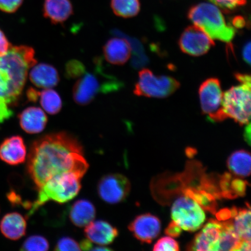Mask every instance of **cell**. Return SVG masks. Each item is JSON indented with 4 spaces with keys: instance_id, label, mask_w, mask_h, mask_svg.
I'll list each match as a JSON object with an SVG mask.
<instances>
[{
    "instance_id": "obj_1",
    "label": "cell",
    "mask_w": 251,
    "mask_h": 251,
    "mask_svg": "<svg viewBox=\"0 0 251 251\" xmlns=\"http://www.w3.org/2000/svg\"><path fill=\"white\" fill-rule=\"evenodd\" d=\"M83 148L76 137L59 131L33 141L27 156L26 170L37 188L56 175L72 172L83 177L89 169Z\"/></svg>"
},
{
    "instance_id": "obj_2",
    "label": "cell",
    "mask_w": 251,
    "mask_h": 251,
    "mask_svg": "<svg viewBox=\"0 0 251 251\" xmlns=\"http://www.w3.org/2000/svg\"><path fill=\"white\" fill-rule=\"evenodd\" d=\"M37 62L34 49L26 46H11L0 56V102L10 106L19 101L28 71Z\"/></svg>"
},
{
    "instance_id": "obj_3",
    "label": "cell",
    "mask_w": 251,
    "mask_h": 251,
    "mask_svg": "<svg viewBox=\"0 0 251 251\" xmlns=\"http://www.w3.org/2000/svg\"><path fill=\"white\" fill-rule=\"evenodd\" d=\"M94 72L86 71L77 78L72 90L74 101L78 105H87L100 94L109 93L120 89L122 84L117 78L104 73L99 59L96 60Z\"/></svg>"
},
{
    "instance_id": "obj_4",
    "label": "cell",
    "mask_w": 251,
    "mask_h": 251,
    "mask_svg": "<svg viewBox=\"0 0 251 251\" xmlns=\"http://www.w3.org/2000/svg\"><path fill=\"white\" fill-rule=\"evenodd\" d=\"M81 178L72 172L64 173L50 178L39 188L38 196L31 202L28 215H32L41 206L50 201L64 203L73 200L80 192Z\"/></svg>"
},
{
    "instance_id": "obj_5",
    "label": "cell",
    "mask_w": 251,
    "mask_h": 251,
    "mask_svg": "<svg viewBox=\"0 0 251 251\" xmlns=\"http://www.w3.org/2000/svg\"><path fill=\"white\" fill-rule=\"evenodd\" d=\"M188 18L213 40L228 43L234 39V27L227 24L222 11L214 4L201 2L193 6L188 11Z\"/></svg>"
},
{
    "instance_id": "obj_6",
    "label": "cell",
    "mask_w": 251,
    "mask_h": 251,
    "mask_svg": "<svg viewBox=\"0 0 251 251\" xmlns=\"http://www.w3.org/2000/svg\"><path fill=\"white\" fill-rule=\"evenodd\" d=\"M240 83L224 93L222 105L227 118L243 126L250 122L251 81Z\"/></svg>"
},
{
    "instance_id": "obj_7",
    "label": "cell",
    "mask_w": 251,
    "mask_h": 251,
    "mask_svg": "<svg viewBox=\"0 0 251 251\" xmlns=\"http://www.w3.org/2000/svg\"><path fill=\"white\" fill-rule=\"evenodd\" d=\"M180 86V83L174 77L156 76L150 70L144 69L139 72L134 94L150 98H166L174 94Z\"/></svg>"
},
{
    "instance_id": "obj_8",
    "label": "cell",
    "mask_w": 251,
    "mask_h": 251,
    "mask_svg": "<svg viewBox=\"0 0 251 251\" xmlns=\"http://www.w3.org/2000/svg\"><path fill=\"white\" fill-rule=\"evenodd\" d=\"M171 217L182 230L194 232L202 226L206 215L199 203L186 196L178 198L173 204Z\"/></svg>"
},
{
    "instance_id": "obj_9",
    "label": "cell",
    "mask_w": 251,
    "mask_h": 251,
    "mask_svg": "<svg viewBox=\"0 0 251 251\" xmlns=\"http://www.w3.org/2000/svg\"><path fill=\"white\" fill-rule=\"evenodd\" d=\"M199 96L202 112L210 121L219 122L228 118L223 108L224 93L218 78L204 81L200 86Z\"/></svg>"
},
{
    "instance_id": "obj_10",
    "label": "cell",
    "mask_w": 251,
    "mask_h": 251,
    "mask_svg": "<svg viewBox=\"0 0 251 251\" xmlns=\"http://www.w3.org/2000/svg\"><path fill=\"white\" fill-rule=\"evenodd\" d=\"M130 189L129 180L125 176L119 174L103 176L97 185V192L100 199L112 205L124 201Z\"/></svg>"
},
{
    "instance_id": "obj_11",
    "label": "cell",
    "mask_w": 251,
    "mask_h": 251,
    "mask_svg": "<svg viewBox=\"0 0 251 251\" xmlns=\"http://www.w3.org/2000/svg\"><path fill=\"white\" fill-rule=\"evenodd\" d=\"M178 45L186 54L199 56L209 51L215 46V43L205 31L194 25L187 27L182 33Z\"/></svg>"
},
{
    "instance_id": "obj_12",
    "label": "cell",
    "mask_w": 251,
    "mask_h": 251,
    "mask_svg": "<svg viewBox=\"0 0 251 251\" xmlns=\"http://www.w3.org/2000/svg\"><path fill=\"white\" fill-rule=\"evenodd\" d=\"M134 237L144 243H151L161 232V223L156 216L146 213L137 216L128 226Z\"/></svg>"
},
{
    "instance_id": "obj_13",
    "label": "cell",
    "mask_w": 251,
    "mask_h": 251,
    "mask_svg": "<svg viewBox=\"0 0 251 251\" xmlns=\"http://www.w3.org/2000/svg\"><path fill=\"white\" fill-rule=\"evenodd\" d=\"M222 224L211 219L194 238L188 250L215 251L222 231Z\"/></svg>"
},
{
    "instance_id": "obj_14",
    "label": "cell",
    "mask_w": 251,
    "mask_h": 251,
    "mask_svg": "<svg viewBox=\"0 0 251 251\" xmlns=\"http://www.w3.org/2000/svg\"><path fill=\"white\" fill-rule=\"evenodd\" d=\"M26 155V147L21 136L8 137L0 144V159L8 165L23 164Z\"/></svg>"
},
{
    "instance_id": "obj_15",
    "label": "cell",
    "mask_w": 251,
    "mask_h": 251,
    "mask_svg": "<svg viewBox=\"0 0 251 251\" xmlns=\"http://www.w3.org/2000/svg\"><path fill=\"white\" fill-rule=\"evenodd\" d=\"M84 234L91 242L106 246L114 242L118 236L119 231L109 222L99 220L91 222L85 227Z\"/></svg>"
},
{
    "instance_id": "obj_16",
    "label": "cell",
    "mask_w": 251,
    "mask_h": 251,
    "mask_svg": "<svg viewBox=\"0 0 251 251\" xmlns=\"http://www.w3.org/2000/svg\"><path fill=\"white\" fill-rule=\"evenodd\" d=\"M103 54L105 60L109 64L123 65L130 58L131 47L127 40L113 37L103 46Z\"/></svg>"
},
{
    "instance_id": "obj_17",
    "label": "cell",
    "mask_w": 251,
    "mask_h": 251,
    "mask_svg": "<svg viewBox=\"0 0 251 251\" xmlns=\"http://www.w3.org/2000/svg\"><path fill=\"white\" fill-rule=\"evenodd\" d=\"M19 122L23 130L30 134H38L45 129L48 117L42 109L30 106L25 109L18 115Z\"/></svg>"
},
{
    "instance_id": "obj_18",
    "label": "cell",
    "mask_w": 251,
    "mask_h": 251,
    "mask_svg": "<svg viewBox=\"0 0 251 251\" xmlns=\"http://www.w3.org/2000/svg\"><path fill=\"white\" fill-rule=\"evenodd\" d=\"M29 79L36 87L47 89L57 86L60 77L58 71L52 65L40 63L31 68Z\"/></svg>"
},
{
    "instance_id": "obj_19",
    "label": "cell",
    "mask_w": 251,
    "mask_h": 251,
    "mask_svg": "<svg viewBox=\"0 0 251 251\" xmlns=\"http://www.w3.org/2000/svg\"><path fill=\"white\" fill-rule=\"evenodd\" d=\"M43 13L52 24H62L73 15V5L70 0H45Z\"/></svg>"
},
{
    "instance_id": "obj_20",
    "label": "cell",
    "mask_w": 251,
    "mask_h": 251,
    "mask_svg": "<svg viewBox=\"0 0 251 251\" xmlns=\"http://www.w3.org/2000/svg\"><path fill=\"white\" fill-rule=\"evenodd\" d=\"M26 219L18 212L7 213L0 222V230L6 238L11 240H18L26 233Z\"/></svg>"
},
{
    "instance_id": "obj_21",
    "label": "cell",
    "mask_w": 251,
    "mask_h": 251,
    "mask_svg": "<svg viewBox=\"0 0 251 251\" xmlns=\"http://www.w3.org/2000/svg\"><path fill=\"white\" fill-rule=\"evenodd\" d=\"M69 216L71 222L76 227H85L95 219L96 207L89 200H77L71 206Z\"/></svg>"
},
{
    "instance_id": "obj_22",
    "label": "cell",
    "mask_w": 251,
    "mask_h": 251,
    "mask_svg": "<svg viewBox=\"0 0 251 251\" xmlns=\"http://www.w3.org/2000/svg\"><path fill=\"white\" fill-rule=\"evenodd\" d=\"M251 157L247 151L240 150L232 153L227 159V167L238 177H247L251 175Z\"/></svg>"
},
{
    "instance_id": "obj_23",
    "label": "cell",
    "mask_w": 251,
    "mask_h": 251,
    "mask_svg": "<svg viewBox=\"0 0 251 251\" xmlns=\"http://www.w3.org/2000/svg\"><path fill=\"white\" fill-rule=\"evenodd\" d=\"M222 231L215 251H238L243 240L235 232L231 221L221 222Z\"/></svg>"
},
{
    "instance_id": "obj_24",
    "label": "cell",
    "mask_w": 251,
    "mask_h": 251,
    "mask_svg": "<svg viewBox=\"0 0 251 251\" xmlns=\"http://www.w3.org/2000/svg\"><path fill=\"white\" fill-rule=\"evenodd\" d=\"M231 221L235 232L243 241H251V211L249 209L231 210Z\"/></svg>"
},
{
    "instance_id": "obj_25",
    "label": "cell",
    "mask_w": 251,
    "mask_h": 251,
    "mask_svg": "<svg viewBox=\"0 0 251 251\" xmlns=\"http://www.w3.org/2000/svg\"><path fill=\"white\" fill-rule=\"evenodd\" d=\"M247 183L240 178L232 177L230 174H226L221 180L222 195L228 199L243 196L246 193Z\"/></svg>"
},
{
    "instance_id": "obj_26",
    "label": "cell",
    "mask_w": 251,
    "mask_h": 251,
    "mask_svg": "<svg viewBox=\"0 0 251 251\" xmlns=\"http://www.w3.org/2000/svg\"><path fill=\"white\" fill-rule=\"evenodd\" d=\"M44 110L50 115L58 114L62 108V101L60 96L54 90L47 89L39 91L37 101Z\"/></svg>"
},
{
    "instance_id": "obj_27",
    "label": "cell",
    "mask_w": 251,
    "mask_h": 251,
    "mask_svg": "<svg viewBox=\"0 0 251 251\" xmlns=\"http://www.w3.org/2000/svg\"><path fill=\"white\" fill-rule=\"evenodd\" d=\"M111 7L119 17L132 18L139 13L140 0H111Z\"/></svg>"
},
{
    "instance_id": "obj_28",
    "label": "cell",
    "mask_w": 251,
    "mask_h": 251,
    "mask_svg": "<svg viewBox=\"0 0 251 251\" xmlns=\"http://www.w3.org/2000/svg\"><path fill=\"white\" fill-rule=\"evenodd\" d=\"M50 249L47 238L42 235H33L24 241L21 250L26 251H46Z\"/></svg>"
},
{
    "instance_id": "obj_29",
    "label": "cell",
    "mask_w": 251,
    "mask_h": 251,
    "mask_svg": "<svg viewBox=\"0 0 251 251\" xmlns=\"http://www.w3.org/2000/svg\"><path fill=\"white\" fill-rule=\"evenodd\" d=\"M85 66L79 61L71 60L69 61L65 67V75L69 78L76 79L85 73Z\"/></svg>"
},
{
    "instance_id": "obj_30",
    "label": "cell",
    "mask_w": 251,
    "mask_h": 251,
    "mask_svg": "<svg viewBox=\"0 0 251 251\" xmlns=\"http://www.w3.org/2000/svg\"><path fill=\"white\" fill-rule=\"evenodd\" d=\"M179 250V245L170 236L161 238L157 241L153 249V251H178Z\"/></svg>"
},
{
    "instance_id": "obj_31",
    "label": "cell",
    "mask_w": 251,
    "mask_h": 251,
    "mask_svg": "<svg viewBox=\"0 0 251 251\" xmlns=\"http://www.w3.org/2000/svg\"><path fill=\"white\" fill-rule=\"evenodd\" d=\"M55 251H81L80 244L71 237H64L60 238L55 245Z\"/></svg>"
},
{
    "instance_id": "obj_32",
    "label": "cell",
    "mask_w": 251,
    "mask_h": 251,
    "mask_svg": "<svg viewBox=\"0 0 251 251\" xmlns=\"http://www.w3.org/2000/svg\"><path fill=\"white\" fill-rule=\"evenodd\" d=\"M213 4L222 9L232 10L246 4L247 0H210Z\"/></svg>"
},
{
    "instance_id": "obj_33",
    "label": "cell",
    "mask_w": 251,
    "mask_h": 251,
    "mask_svg": "<svg viewBox=\"0 0 251 251\" xmlns=\"http://www.w3.org/2000/svg\"><path fill=\"white\" fill-rule=\"evenodd\" d=\"M24 0H0V11L5 13H14L21 7Z\"/></svg>"
},
{
    "instance_id": "obj_34",
    "label": "cell",
    "mask_w": 251,
    "mask_h": 251,
    "mask_svg": "<svg viewBox=\"0 0 251 251\" xmlns=\"http://www.w3.org/2000/svg\"><path fill=\"white\" fill-rule=\"evenodd\" d=\"M14 115L9 106L7 103L0 102V124L4 123Z\"/></svg>"
},
{
    "instance_id": "obj_35",
    "label": "cell",
    "mask_w": 251,
    "mask_h": 251,
    "mask_svg": "<svg viewBox=\"0 0 251 251\" xmlns=\"http://www.w3.org/2000/svg\"><path fill=\"white\" fill-rule=\"evenodd\" d=\"M11 47V44L4 33L0 29V56L5 54Z\"/></svg>"
},
{
    "instance_id": "obj_36",
    "label": "cell",
    "mask_w": 251,
    "mask_h": 251,
    "mask_svg": "<svg viewBox=\"0 0 251 251\" xmlns=\"http://www.w3.org/2000/svg\"><path fill=\"white\" fill-rule=\"evenodd\" d=\"M182 229L174 222H172L166 228L165 233L171 237H178L181 233Z\"/></svg>"
},
{
    "instance_id": "obj_37",
    "label": "cell",
    "mask_w": 251,
    "mask_h": 251,
    "mask_svg": "<svg viewBox=\"0 0 251 251\" xmlns=\"http://www.w3.org/2000/svg\"><path fill=\"white\" fill-rule=\"evenodd\" d=\"M243 58L248 64H251V42H249L245 45L243 49Z\"/></svg>"
},
{
    "instance_id": "obj_38",
    "label": "cell",
    "mask_w": 251,
    "mask_h": 251,
    "mask_svg": "<svg viewBox=\"0 0 251 251\" xmlns=\"http://www.w3.org/2000/svg\"><path fill=\"white\" fill-rule=\"evenodd\" d=\"M246 129H245L244 137L245 140L249 143L251 144V124L250 123L246 125Z\"/></svg>"
},
{
    "instance_id": "obj_39",
    "label": "cell",
    "mask_w": 251,
    "mask_h": 251,
    "mask_svg": "<svg viewBox=\"0 0 251 251\" xmlns=\"http://www.w3.org/2000/svg\"><path fill=\"white\" fill-rule=\"evenodd\" d=\"M238 251H251V241H243L241 244L239 250Z\"/></svg>"
},
{
    "instance_id": "obj_40",
    "label": "cell",
    "mask_w": 251,
    "mask_h": 251,
    "mask_svg": "<svg viewBox=\"0 0 251 251\" xmlns=\"http://www.w3.org/2000/svg\"><path fill=\"white\" fill-rule=\"evenodd\" d=\"M234 26L237 27H242L245 25V23L242 18L235 19L234 22Z\"/></svg>"
}]
</instances>
